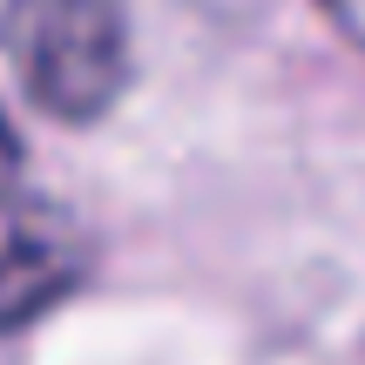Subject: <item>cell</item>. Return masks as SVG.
<instances>
[{
	"mask_svg": "<svg viewBox=\"0 0 365 365\" xmlns=\"http://www.w3.org/2000/svg\"><path fill=\"white\" fill-rule=\"evenodd\" d=\"M0 54L21 95L54 122H102L129 88V7L122 0H7Z\"/></svg>",
	"mask_w": 365,
	"mask_h": 365,
	"instance_id": "cell-1",
	"label": "cell"
},
{
	"mask_svg": "<svg viewBox=\"0 0 365 365\" xmlns=\"http://www.w3.org/2000/svg\"><path fill=\"white\" fill-rule=\"evenodd\" d=\"M88 230L41 190L0 182V339L34 325L88 277Z\"/></svg>",
	"mask_w": 365,
	"mask_h": 365,
	"instance_id": "cell-2",
	"label": "cell"
},
{
	"mask_svg": "<svg viewBox=\"0 0 365 365\" xmlns=\"http://www.w3.org/2000/svg\"><path fill=\"white\" fill-rule=\"evenodd\" d=\"M318 7H325V21L339 27V34L352 41L359 54H365V0H318Z\"/></svg>",
	"mask_w": 365,
	"mask_h": 365,
	"instance_id": "cell-3",
	"label": "cell"
},
{
	"mask_svg": "<svg viewBox=\"0 0 365 365\" xmlns=\"http://www.w3.org/2000/svg\"><path fill=\"white\" fill-rule=\"evenodd\" d=\"M14 163H21V135H14V122L0 115V176H7Z\"/></svg>",
	"mask_w": 365,
	"mask_h": 365,
	"instance_id": "cell-4",
	"label": "cell"
}]
</instances>
